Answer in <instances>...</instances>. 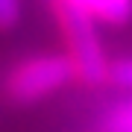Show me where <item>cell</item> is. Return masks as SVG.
<instances>
[{
	"mask_svg": "<svg viewBox=\"0 0 132 132\" xmlns=\"http://www.w3.org/2000/svg\"><path fill=\"white\" fill-rule=\"evenodd\" d=\"M56 18L62 27V38H65V56L71 59L76 79L88 82V85H100L106 79H112V65L106 59L103 41L97 35V21L88 9L68 0H56Z\"/></svg>",
	"mask_w": 132,
	"mask_h": 132,
	"instance_id": "cell-1",
	"label": "cell"
},
{
	"mask_svg": "<svg viewBox=\"0 0 132 132\" xmlns=\"http://www.w3.org/2000/svg\"><path fill=\"white\" fill-rule=\"evenodd\" d=\"M76 79V71L68 56H32L12 68L9 79H6V91L15 103H38V100L56 94L62 85Z\"/></svg>",
	"mask_w": 132,
	"mask_h": 132,
	"instance_id": "cell-2",
	"label": "cell"
},
{
	"mask_svg": "<svg viewBox=\"0 0 132 132\" xmlns=\"http://www.w3.org/2000/svg\"><path fill=\"white\" fill-rule=\"evenodd\" d=\"M68 3H76L82 9H88L94 15V21H103V24H126L132 18V0H68Z\"/></svg>",
	"mask_w": 132,
	"mask_h": 132,
	"instance_id": "cell-3",
	"label": "cell"
},
{
	"mask_svg": "<svg viewBox=\"0 0 132 132\" xmlns=\"http://www.w3.org/2000/svg\"><path fill=\"white\" fill-rule=\"evenodd\" d=\"M100 132H132V97L109 109L103 123H100Z\"/></svg>",
	"mask_w": 132,
	"mask_h": 132,
	"instance_id": "cell-4",
	"label": "cell"
},
{
	"mask_svg": "<svg viewBox=\"0 0 132 132\" xmlns=\"http://www.w3.org/2000/svg\"><path fill=\"white\" fill-rule=\"evenodd\" d=\"M21 18V0H0V29H9Z\"/></svg>",
	"mask_w": 132,
	"mask_h": 132,
	"instance_id": "cell-5",
	"label": "cell"
},
{
	"mask_svg": "<svg viewBox=\"0 0 132 132\" xmlns=\"http://www.w3.org/2000/svg\"><path fill=\"white\" fill-rule=\"evenodd\" d=\"M112 82L123 85V88H132V59H123L118 65H112Z\"/></svg>",
	"mask_w": 132,
	"mask_h": 132,
	"instance_id": "cell-6",
	"label": "cell"
}]
</instances>
